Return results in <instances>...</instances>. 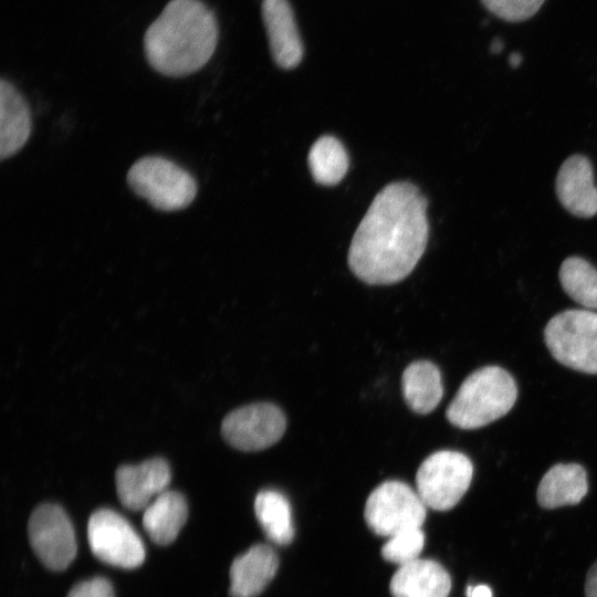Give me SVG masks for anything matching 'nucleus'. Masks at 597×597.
I'll use <instances>...</instances> for the list:
<instances>
[{"mask_svg": "<svg viewBox=\"0 0 597 597\" xmlns=\"http://www.w3.org/2000/svg\"><path fill=\"white\" fill-rule=\"evenodd\" d=\"M427 199L407 181L387 185L357 227L348 265L363 282L387 285L407 277L422 256L429 233Z\"/></svg>", "mask_w": 597, "mask_h": 597, "instance_id": "nucleus-1", "label": "nucleus"}, {"mask_svg": "<svg viewBox=\"0 0 597 597\" xmlns=\"http://www.w3.org/2000/svg\"><path fill=\"white\" fill-rule=\"evenodd\" d=\"M214 14L199 0H171L144 36L145 55L158 73L180 77L200 70L218 43Z\"/></svg>", "mask_w": 597, "mask_h": 597, "instance_id": "nucleus-2", "label": "nucleus"}, {"mask_svg": "<svg viewBox=\"0 0 597 597\" xmlns=\"http://www.w3.org/2000/svg\"><path fill=\"white\" fill-rule=\"evenodd\" d=\"M516 397V383L509 371L499 366H484L464 379L446 417L457 428L478 429L506 415Z\"/></svg>", "mask_w": 597, "mask_h": 597, "instance_id": "nucleus-3", "label": "nucleus"}, {"mask_svg": "<svg viewBox=\"0 0 597 597\" xmlns=\"http://www.w3.org/2000/svg\"><path fill=\"white\" fill-rule=\"evenodd\" d=\"M126 180L138 197L160 211L187 208L198 191L193 176L163 156L139 158L130 166Z\"/></svg>", "mask_w": 597, "mask_h": 597, "instance_id": "nucleus-4", "label": "nucleus"}, {"mask_svg": "<svg viewBox=\"0 0 597 597\" xmlns=\"http://www.w3.org/2000/svg\"><path fill=\"white\" fill-rule=\"evenodd\" d=\"M544 339L562 365L597 374V313L586 308L561 312L548 321Z\"/></svg>", "mask_w": 597, "mask_h": 597, "instance_id": "nucleus-5", "label": "nucleus"}, {"mask_svg": "<svg viewBox=\"0 0 597 597\" xmlns=\"http://www.w3.org/2000/svg\"><path fill=\"white\" fill-rule=\"evenodd\" d=\"M473 464L463 453L440 450L420 464L416 474L417 492L427 507L448 511L470 486Z\"/></svg>", "mask_w": 597, "mask_h": 597, "instance_id": "nucleus-6", "label": "nucleus"}, {"mask_svg": "<svg viewBox=\"0 0 597 597\" xmlns=\"http://www.w3.org/2000/svg\"><path fill=\"white\" fill-rule=\"evenodd\" d=\"M427 506L418 492L402 481H385L367 498L364 516L377 535L390 537L396 533L421 527Z\"/></svg>", "mask_w": 597, "mask_h": 597, "instance_id": "nucleus-7", "label": "nucleus"}, {"mask_svg": "<svg viewBox=\"0 0 597 597\" xmlns=\"http://www.w3.org/2000/svg\"><path fill=\"white\" fill-rule=\"evenodd\" d=\"M87 541L94 556L105 564L132 569L144 563L143 541L129 522L113 510L100 509L92 513Z\"/></svg>", "mask_w": 597, "mask_h": 597, "instance_id": "nucleus-8", "label": "nucleus"}, {"mask_svg": "<svg viewBox=\"0 0 597 597\" xmlns=\"http://www.w3.org/2000/svg\"><path fill=\"white\" fill-rule=\"evenodd\" d=\"M28 535L34 554L51 570H64L76 556L73 525L57 504L44 503L33 510Z\"/></svg>", "mask_w": 597, "mask_h": 597, "instance_id": "nucleus-9", "label": "nucleus"}, {"mask_svg": "<svg viewBox=\"0 0 597 597\" xmlns=\"http://www.w3.org/2000/svg\"><path fill=\"white\" fill-rule=\"evenodd\" d=\"M286 419L270 402H256L228 413L221 425L226 441L241 451H260L275 444L283 436Z\"/></svg>", "mask_w": 597, "mask_h": 597, "instance_id": "nucleus-10", "label": "nucleus"}, {"mask_svg": "<svg viewBox=\"0 0 597 597\" xmlns=\"http://www.w3.org/2000/svg\"><path fill=\"white\" fill-rule=\"evenodd\" d=\"M170 468L161 458L135 465H121L115 473L119 502L130 511H144L153 500L167 490Z\"/></svg>", "mask_w": 597, "mask_h": 597, "instance_id": "nucleus-11", "label": "nucleus"}, {"mask_svg": "<svg viewBox=\"0 0 597 597\" xmlns=\"http://www.w3.org/2000/svg\"><path fill=\"white\" fill-rule=\"evenodd\" d=\"M261 13L273 61L284 70L296 67L304 48L290 2L263 0Z\"/></svg>", "mask_w": 597, "mask_h": 597, "instance_id": "nucleus-12", "label": "nucleus"}, {"mask_svg": "<svg viewBox=\"0 0 597 597\" xmlns=\"http://www.w3.org/2000/svg\"><path fill=\"white\" fill-rule=\"evenodd\" d=\"M556 195L574 216L590 218L597 213V187L588 158L573 155L562 164L556 177Z\"/></svg>", "mask_w": 597, "mask_h": 597, "instance_id": "nucleus-13", "label": "nucleus"}, {"mask_svg": "<svg viewBox=\"0 0 597 597\" xmlns=\"http://www.w3.org/2000/svg\"><path fill=\"white\" fill-rule=\"evenodd\" d=\"M279 557L265 544H255L234 558L230 567L231 597H256L275 576Z\"/></svg>", "mask_w": 597, "mask_h": 597, "instance_id": "nucleus-14", "label": "nucleus"}, {"mask_svg": "<svg viewBox=\"0 0 597 597\" xmlns=\"http://www.w3.org/2000/svg\"><path fill=\"white\" fill-rule=\"evenodd\" d=\"M394 597H448L451 577L432 559H416L399 566L390 580Z\"/></svg>", "mask_w": 597, "mask_h": 597, "instance_id": "nucleus-15", "label": "nucleus"}, {"mask_svg": "<svg viewBox=\"0 0 597 597\" xmlns=\"http://www.w3.org/2000/svg\"><path fill=\"white\" fill-rule=\"evenodd\" d=\"M32 132V116L23 95L6 80L0 82V158L15 155Z\"/></svg>", "mask_w": 597, "mask_h": 597, "instance_id": "nucleus-16", "label": "nucleus"}, {"mask_svg": "<svg viewBox=\"0 0 597 597\" xmlns=\"http://www.w3.org/2000/svg\"><path fill=\"white\" fill-rule=\"evenodd\" d=\"M588 491L587 473L577 463L553 465L537 488V502L544 509L578 504Z\"/></svg>", "mask_w": 597, "mask_h": 597, "instance_id": "nucleus-17", "label": "nucleus"}, {"mask_svg": "<svg viewBox=\"0 0 597 597\" xmlns=\"http://www.w3.org/2000/svg\"><path fill=\"white\" fill-rule=\"evenodd\" d=\"M187 516L185 496L177 491L166 490L144 510L143 526L155 544L165 546L177 538Z\"/></svg>", "mask_w": 597, "mask_h": 597, "instance_id": "nucleus-18", "label": "nucleus"}, {"mask_svg": "<svg viewBox=\"0 0 597 597\" xmlns=\"http://www.w3.org/2000/svg\"><path fill=\"white\" fill-rule=\"evenodd\" d=\"M402 395L409 408L420 415L433 411L443 395L439 368L429 360H417L406 367L401 377Z\"/></svg>", "mask_w": 597, "mask_h": 597, "instance_id": "nucleus-19", "label": "nucleus"}, {"mask_svg": "<svg viewBox=\"0 0 597 597\" xmlns=\"http://www.w3.org/2000/svg\"><path fill=\"white\" fill-rule=\"evenodd\" d=\"M255 516L266 537L287 545L294 537L291 505L287 498L276 490H263L254 500Z\"/></svg>", "mask_w": 597, "mask_h": 597, "instance_id": "nucleus-20", "label": "nucleus"}, {"mask_svg": "<svg viewBox=\"0 0 597 597\" xmlns=\"http://www.w3.org/2000/svg\"><path fill=\"white\" fill-rule=\"evenodd\" d=\"M349 159L344 145L334 136L320 137L308 153L314 180L324 186L338 184L347 172Z\"/></svg>", "mask_w": 597, "mask_h": 597, "instance_id": "nucleus-21", "label": "nucleus"}, {"mask_svg": "<svg viewBox=\"0 0 597 597\" xmlns=\"http://www.w3.org/2000/svg\"><path fill=\"white\" fill-rule=\"evenodd\" d=\"M558 276L570 298L586 310L597 308V269L587 260L579 256L565 259Z\"/></svg>", "mask_w": 597, "mask_h": 597, "instance_id": "nucleus-22", "label": "nucleus"}, {"mask_svg": "<svg viewBox=\"0 0 597 597\" xmlns=\"http://www.w3.org/2000/svg\"><path fill=\"white\" fill-rule=\"evenodd\" d=\"M425 533L421 527L407 528L390 536L381 547L383 557L398 566L418 559L425 546Z\"/></svg>", "mask_w": 597, "mask_h": 597, "instance_id": "nucleus-23", "label": "nucleus"}, {"mask_svg": "<svg viewBox=\"0 0 597 597\" xmlns=\"http://www.w3.org/2000/svg\"><path fill=\"white\" fill-rule=\"evenodd\" d=\"M481 2L498 18L520 22L533 17L545 0H481Z\"/></svg>", "mask_w": 597, "mask_h": 597, "instance_id": "nucleus-24", "label": "nucleus"}, {"mask_svg": "<svg viewBox=\"0 0 597 597\" xmlns=\"http://www.w3.org/2000/svg\"><path fill=\"white\" fill-rule=\"evenodd\" d=\"M66 597H115L108 579L94 577L74 585Z\"/></svg>", "mask_w": 597, "mask_h": 597, "instance_id": "nucleus-25", "label": "nucleus"}, {"mask_svg": "<svg viewBox=\"0 0 597 597\" xmlns=\"http://www.w3.org/2000/svg\"><path fill=\"white\" fill-rule=\"evenodd\" d=\"M586 597H597V562L589 568L585 582Z\"/></svg>", "mask_w": 597, "mask_h": 597, "instance_id": "nucleus-26", "label": "nucleus"}, {"mask_svg": "<svg viewBox=\"0 0 597 597\" xmlns=\"http://www.w3.org/2000/svg\"><path fill=\"white\" fill-rule=\"evenodd\" d=\"M471 597H492V591L486 585H478L473 587Z\"/></svg>", "mask_w": 597, "mask_h": 597, "instance_id": "nucleus-27", "label": "nucleus"}, {"mask_svg": "<svg viewBox=\"0 0 597 597\" xmlns=\"http://www.w3.org/2000/svg\"><path fill=\"white\" fill-rule=\"evenodd\" d=\"M509 61L511 66L516 67L522 62V56L519 53H512Z\"/></svg>", "mask_w": 597, "mask_h": 597, "instance_id": "nucleus-28", "label": "nucleus"}, {"mask_svg": "<svg viewBox=\"0 0 597 597\" xmlns=\"http://www.w3.org/2000/svg\"><path fill=\"white\" fill-rule=\"evenodd\" d=\"M501 49H502V44L500 43V41L499 40L493 41V43L491 45V51L493 53H499L501 51Z\"/></svg>", "mask_w": 597, "mask_h": 597, "instance_id": "nucleus-29", "label": "nucleus"}]
</instances>
